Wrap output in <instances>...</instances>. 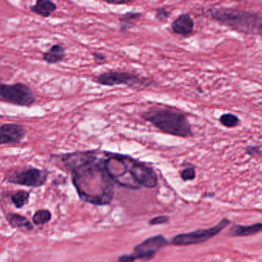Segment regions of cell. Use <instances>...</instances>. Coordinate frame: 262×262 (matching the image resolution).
Wrapping results in <instances>:
<instances>
[{
  "instance_id": "obj_1",
  "label": "cell",
  "mask_w": 262,
  "mask_h": 262,
  "mask_svg": "<svg viewBox=\"0 0 262 262\" xmlns=\"http://www.w3.org/2000/svg\"><path fill=\"white\" fill-rule=\"evenodd\" d=\"M55 156L71 173L73 185L83 202L95 206L111 203L115 182L106 170L104 152L81 151Z\"/></svg>"
},
{
  "instance_id": "obj_2",
  "label": "cell",
  "mask_w": 262,
  "mask_h": 262,
  "mask_svg": "<svg viewBox=\"0 0 262 262\" xmlns=\"http://www.w3.org/2000/svg\"><path fill=\"white\" fill-rule=\"evenodd\" d=\"M209 13L215 22L241 34L251 36L261 34V16L255 12L219 7H212Z\"/></svg>"
},
{
  "instance_id": "obj_3",
  "label": "cell",
  "mask_w": 262,
  "mask_h": 262,
  "mask_svg": "<svg viewBox=\"0 0 262 262\" xmlns=\"http://www.w3.org/2000/svg\"><path fill=\"white\" fill-rule=\"evenodd\" d=\"M142 118L166 134L182 138L191 137L194 134L186 115L179 111L152 109L145 112Z\"/></svg>"
},
{
  "instance_id": "obj_4",
  "label": "cell",
  "mask_w": 262,
  "mask_h": 262,
  "mask_svg": "<svg viewBox=\"0 0 262 262\" xmlns=\"http://www.w3.org/2000/svg\"><path fill=\"white\" fill-rule=\"evenodd\" d=\"M0 101L21 107H31L37 102L32 89L25 84L4 83L0 77Z\"/></svg>"
},
{
  "instance_id": "obj_5",
  "label": "cell",
  "mask_w": 262,
  "mask_h": 262,
  "mask_svg": "<svg viewBox=\"0 0 262 262\" xmlns=\"http://www.w3.org/2000/svg\"><path fill=\"white\" fill-rule=\"evenodd\" d=\"M95 82L104 86L126 85L132 89L145 88L152 85V80L149 78L128 73V72L109 71L97 76Z\"/></svg>"
},
{
  "instance_id": "obj_6",
  "label": "cell",
  "mask_w": 262,
  "mask_h": 262,
  "mask_svg": "<svg viewBox=\"0 0 262 262\" xmlns=\"http://www.w3.org/2000/svg\"><path fill=\"white\" fill-rule=\"evenodd\" d=\"M49 175V172L46 169L28 168L7 172L5 176V181L8 183L14 185L39 188L46 184Z\"/></svg>"
},
{
  "instance_id": "obj_7",
  "label": "cell",
  "mask_w": 262,
  "mask_h": 262,
  "mask_svg": "<svg viewBox=\"0 0 262 262\" xmlns=\"http://www.w3.org/2000/svg\"><path fill=\"white\" fill-rule=\"evenodd\" d=\"M168 245L169 242L161 235L148 238L135 247L133 254L120 256L118 259V262H134L136 259H140L144 261L151 260L161 248Z\"/></svg>"
},
{
  "instance_id": "obj_8",
  "label": "cell",
  "mask_w": 262,
  "mask_h": 262,
  "mask_svg": "<svg viewBox=\"0 0 262 262\" xmlns=\"http://www.w3.org/2000/svg\"><path fill=\"white\" fill-rule=\"evenodd\" d=\"M229 223H230L229 220L224 218L214 227L178 235L172 239V244L174 245L185 246V245L202 243V242H206V241L212 239L214 236L219 234L224 227L228 225Z\"/></svg>"
},
{
  "instance_id": "obj_9",
  "label": "cell",
  "mask_w": 262,
  "mask_h": 262,
  "mask_svg": "<svg viewBox=\"0 0 262 262\" xmlns=\"http://www.w3.org/2000/svg\"><path fill=\"white\" fill-rule=\"evenodd\" d=\"M26 135V128L21 124H4L0 125V145L19 143Z\"/></svg>"
},
{
  "instance_id": "obj_10",
  "label": "cell",
  "mask_w": 262,
  "mask_h": 262,
  "mask_svg": "<svg viewBox=\"0 0 262 262\" xmlns=\"http://www.w3.org/2000/svg\"><path fill=\"white\" fill-rule=\"evenodd\" d=\"M194 22L189 13H182L172 23L174 34L182 37H188L194 32Z\"/></svg>"
},
{
  "instance_id": "obj_11",
  "label": "cell",
  "mask_w": 262,
  "mask_h": 262,
  "mask_svg": "<svg viewBox=\"0 0 262 262\" xmlns=\"http://www.w3.org/2000/svg\"><path fill=\"white\" fill-rule=\"evenodd\" d=\"M66 49L61 44H55L51 46L47 52L43 53V60L49 65L60 63L65 59Z\"/></svg>"
},
{
  "instance_id": "obj_12",
  "label": "cell",
  "mask_w": 262,
  "mask_h": 262,
  "mask_svg": "<svg viewBox=\"0 0 262 262\" xmlns=\"http://www.w3.org/2000/svg\"><path fill=\"white\" fill-rule=\"evenodd\" d=\"M56 10V4L50 0H38L30 7L32 13L43 18L49 17Z\"/></svg>"
},
{
  "instance_id": "obj_13",
  "label": "cell",
  "mask_w": 262,
  "mask_h": 262,
  "mask_svg": "<svg viewBox=\"0 0 262 262\" xmlns=\"http://www.w3.org/2000/svg\"><path fill=\"white\" fill-rule=\"evenodd\" d=\"M262 224L260 222L256 223L252 225H240L235 224L231 227L229 235L235 237H244V236H254L260 232Z\"/></svg>"
},
{
  "instance_id": "obj_14",
  "label": "cell",
  "mask_w": 262,
  "mask_h": 262,
  "mask_svg": "<svg viewBox=\"0 0 262 262\" xmlns=\"http://www.w3.org/2000/svg\"><path fill=\"white\" fill-rule=\"evenodd\" d=\"M142 16V13L140 12H128L122 15L119 19L120 32H127L133 27L134 22L139 20Z\"/></svg>"
},
{
  "instance_id": "obj_15",
  "label": "cell",
  "mask_w": 262,
  "mask_h": 262,
  "mask_svg": "<svg viewBox=\"0 0 262 262\" xmlns=\"http://www.w3.org/2000/svg\"><path fill=\"white\" fill-rule=\"evenodd\" d=\"M7 219L12 227H16V228H25L28 231L34 229V226L31 224L30 221L19 214L9 213L7 215Z\"/></svg>"
},
{
  "instance_id": "obj_16",
  "label": "cell",
  "mask_w": 262,
  "mask_h": 262,
  "mask_svg": "<svg viewBox=\"0 0 262 262\" xmlns=\"http://www.w3.org/2000/svg\"><path fill=\"white\" fill-rule=\"evenodd\" d=\"M219 122L226 128H232L239 126L241 124V120L238 115L227 112L220 116Z\"/></svg>"
},
{
  "instance_id": "obj_17",
  "label": "cell",
  "mask_w": 262,
  "mask_h": 262,
  "mask_svg": "<svg viewBox=\"0 0 262 262\" xmlns=\"http://www.w3.org/2000/svg\"><path fill=\"white\" fill-rule=\"evenodd\" d=\"M30 197V193L26 191H17L11 196L12 202L14 204L16 209H22L28 203Z\"/></svg>"
},
{
  "instance_id": "obj_18",
  "label": "cell",
  "mask_w": 262,
  "mask_h": 262,
  "mask_svg": "<svg viewBox=\"0 0 262 262\" xmlns=\"http://www.w3.org/2000/svg\"><path fill=\"white\" fill-rule=\"evenodd\" d=\"M52 218V213L47 209L37 211L32 217V221L37 225H43L49 222Z\"/></svg>"
},
{
  "instance_id": "obj_19",
  "label": "cell",
  "mask_w": 262,
  "mask_h": 262,
  "mask_svg": "<svg viewBox=\"0 0 262 262\" xmlns=\"http://www.w3.org/2000/svg\"><path fill=\"white\" fill-rule=\"evenodd\" d=\"M245 152H246L247 155H249L251 158H259L260 156V154H261L260 145H248L245 148Z\"/></svg>"
},
{
  "instance_id": "obj_20",
  "label": "cell",
  "mask_w": 262,
  "mask_h": 262,
  "mask_svg": "<svg viewBox=\"0 0 262 262\" xmlns=\"http://www.w3.org/2000/svg\"><path fill=\"white\" fill-rule=\"evenodd\" d=\"M196 172L194 167H188L181 172V177L184 181H192L195 178Z\"/></svg>"
},
{
  "instance_id": "obj_21",
  "label": "cell",
  "mask_w": 262,
  "mask_h": 262,
  "mask_svg": "<svg viewBox=\"0 0 262 262\" xmlns=\"http://www.w3.org/2000/svg\"><path fill=\"white\" fill-rule=\"evenodd\" d=\"M169 15H170V13L166 8L160 7V8L157 9L156 12H155V18L156 20L162 22L167 20L168 18L169 17Z\"/></svg>"
},
{
  "instance_id": "obj_22",
  "label": "cell",
  "mask_w": 262,
  "mask_h": 262,
  "mask_svg": "<svg viewBox=\"0 0 262 262\" xmlns=\"http://www.w3.org/2000/svg\"><path fill=\"white\" fill-rule=\"evenodd\" d=\"M169 221V217L161 215V216L155 217V218H152L149 221V223L151 225H157V224H165V223H167Z\"/></svg>"
},
{
  "instance_id": "obj_23",
  "label": "cell",
  "mask_w": 262,
  "mask_h": 262,
  "mask_svg": "<svg viewBox=\"0 0 262 262\" xmlns=\"http://www.w3.org/2000/svg\"><path fill=\"white\" fill-rule=\"evenodd\" d=\"M94 60L96 62H103L106 60V56L101 52H95L92 53Z\"/></svg>"
},
{
  "instance_id": "obj_24",
  "label": "cell",
  "mask_w": 262,
  "mask_h": 262,
  "mask_svg": "<svg viewBox=\"0 0 262 262\" xmlns=\"http://www.w3.org/2000/svg\"><path fill=\"white\" fill-rule=\"evenodd\" d=\"M108 4H112V5H124V4H128L131 3V1H106Z\"/></svg>"
}]
</instances>
